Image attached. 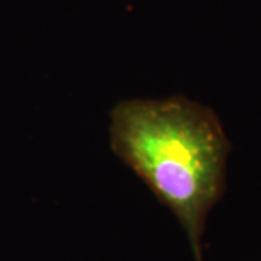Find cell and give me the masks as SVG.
Instances as JSON below:
<instances>
[{
  "instance_id": "6da1fadb",
  "label": "cell",
  "mask_w": 261,
  "mask_h": 261,
  "mask_svg": "<svg viewBox=\"0 0 261 261\" xmlns=\"http://www.w3.org/2000/svg\"><path fill=\"white\" fill-rule=\"evenodd\" d=\"M109 140L176 216L195 261H203L206 221L224 193L231 151L216 113L185 96L126 99L111 111Z\"/></svg>"
}]
</instances>
